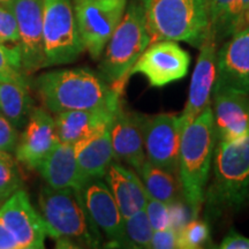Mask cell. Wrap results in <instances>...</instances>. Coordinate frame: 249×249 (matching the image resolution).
Masks as SVG:
<instances>
[{"label":"cell","mask_w":249,"mask_h":249,"mask_svg":"<svg viewBox=\"0 0 249 249\" xmlns=\"http://www.w3.org/2000/svg\"><path fill=\"white\" fill-rule=\"evenodd\" d=\"M18 27V48L27 75L44 68L43 0H12Z\"/></svg>","instance_id":"cell-13"},{"label":"cell","mask_w":249,"mask_h":249,"mask_svg":"<svg viewBox=\"0 0 249 249\" xmlns=\"http://www.w3.org/2000/svg\"><path fill=\"white\" fill-rule=\"evenodd\" d=\"M247 20H248V23H249V9H248V13H247Z\"/></svg>","instance_id":"cell-37"},{"label":"cell","mask_w":249,"mask_h":249,"mask_svg":"<svg viewBox=\"0 0 249 249\" xmlns=\"http://www.w3.org/2000/svg\"><path fill=\"white\" fill-rule=\"evenodd\" d=\"M154 229L144 210L124 218V248H150Z\"/></svg>","instance_id":"cell-26"},{"label":"cell","mask_w":249,"mask_h":249,"mask_svg":"<svg viewBox=\"0 0 249 249\" xmlns=\"http://www.w3.org/2000/svg\"><path fill=\"white\" fill-rule=\"evenodd\" d=\"M0 5L6 7H12V0H0Z\"/></svg>","instance_id":"cell-36"},{"label":"cell","mask_w":249,"mask_h":249,"mask_svg":"<svg viewBox=\"0 0 249 249\" xmlns=\"http://www.w3.org/2000/svg\"><path fill=\"white\" fill-rule=\"evenodd\" d=\"M213 127L217 142L235 141L249 133V93L233 89H214Z\"/></svg>","instance_id":"cell-17"},{"label":"cell","mask_w":249,"mask_h":249,"mask_svg":"<svg viewBox=\"0 0 249 249\" xmlns=\"http://www.w3.org/2000/svg\"><path fill=\"white\" fill-rule=\"evenodd\" d=\"M183 127L180 116L161 113L145 119L144 150L147 160L178 174L180 143Z\"/></svg>","instance_id":"cell-10"},{"label":"cell","mask_w":249,"mask_h":249,"mask_svg":"<svg viewBox=\"0 0 249 249\" xmlns=\"http://www.w3.org/2000/svg\"><path fill=\"white\" fill-rule=\"evenodd\" d=\"M147 117L123 107L111 124L110 135L113 157L138 172L147 160L144 150V123Z\"/></svg>","instance_id":"cell-14"},{"label":"cell","mask_w":249,"mask_h":249,"mask_svg":"<svg viewBox=\"0 0 249 249\" xmlns=\"http://www.w3.org/2000/svg\"><path fill=\"white\" fill-rule=\"evenodd\" d=\"M34 86L42 104L53 114L121 101V92L89 68L45 71L37 76Z\"/></svg>","instance_id":"cell-2"},{"label":"cell","mask_w":249,"mask_h":249,"mask_svg":"<svg viewBox=\"0 0 249 249\" xmlns=\"http://www.w3.org/2000/svg\"><path fill=\"white\" fill-rule=\"evenodd\" d=\"M0 222L14 235L21 249L44 248L46 224L22 189L15 192L0 207Z\"/></svg>","instance_id":"cell-11"},{"label":"cell","mask_w":249,"mask_h":249,"mask_svg":"<svg viewBox=\"0 0 249 249\" xmlns=\"http://www.w3.org/2000/svg\"><path fill=\"white\" fill-rule=\"evenodd\" d=\"M217 43L210 35L200 46V54L189 86L188 101L180 114L182 127L192 123L205 107H210L217 77Z\"/></svg>","instance_id":"cell-15"},{"label":"cell","mask_w":249,"mask_h":249,"mask_svg":"<svg viewBox=\"0 0 249 249\" xmlns=\"http://www.w3.org/2000/svg\"><path fill=\"white\" fill-rule=\"evenodd\" d=\"M48 186L55 189L71 188L81 191L88 181L81 173L74 145L59 142L37 166Z\"/></svg>","instance_id":"cell-20"},{"label":"cell","mask_w":249,"mask_h":249,"mask_svg":"<svg viewBox=\"0 0 249 249\" xmlns=\"http://www.w3.org/2000/svg\"><path fill=\"white\" fill-rule=\"evenodd\" d=\"M154 231L157 230L172 229V217H171L170 204L155 200L149 196L147 205L144 208Z\"/></svg>","instance_id":"cell-30"},{"label":"cell","mask_w":249,"mask_h":249,"mask_svg":"<svg viewBox=\"0 0 249 249\" xmlns=\"http://www.w3.org/2000/svg\"><path fill=\"white\" fill-rule=\"evenodd\" d=\"M0 82L29 87L18 45L7 46L0 43Z\"/></svg>","instance_id":"cell-27"},{"label":"cell","mask_w":249,"mask_h":249,"mask_svg":"<svg viewBox=\"0 0 249 249\" xmlns=\"http://www.w3.org/2000/svg\"><path fill=\"white\" fill-rule=\"evenodd\" d=\"M18 129L7 118L0 116V150L13 151L18 144Z\"/></svg>","instance_id":"cell-32"},{"label":"cell","mask_w":249,"mask_h":249,"mask_svg":"<svg viewBox=\"0 0 249 249\" xmlns=\"http://www.w3.org/2000/svg\"><path fill=\"white\" fill-rule=\"evenodd\" d=\"M38 205L48 235L57 247L98 248L102 245V233L90 218L80 191L43 186Z\"/></svg>","instance_id":"cell-4"},{"label":"cell","mask_w":249,"mask_h":249,"mask_svg":"<svg viewBox=\"0 0 249 249\" xmlns=\"http://www.w3.org/2000/svg\"><path fill=\"white\" fill-rule=\"evenodd\" d=\"M73 7L85 50L97 60L126 12L127 0H73Z\"/></svg>","instance_id":"cell-8"},{"label":"cell","mask_w":249,"mask_h":249,"mask_svg":"<svg viewBox=\"0 0 249 249\" xmlns=\"http://www.w3.org/2000/svg\"><path fill=\"white\" fill-rule=\"evenodd\" d=\"M214 89H233L249 93V23L230 37L217 51Z\"/></svg>","instance_id":"cell-16"},{"label":"cell","mask_w":249,"mask_h":249,"mask_svg":"<svg viewBox=\"0 0 249 249\" xmlns=\"http://www.w3.org/2000/svg\"><path fill=\"white\" fill-rule=\"evenodd\" d=\"M151 44L142 6L136 1L127 5L120 23L104 49L99 71L117 91L123 92L129 71L145 49Z\"/></svg>","instance_id":"cell-6"},{"label":"cell","mask_w":249,"mask_h":249,"mask_svg":"<svg viewBox=\"0 0 249 249\" xmlns=\"http://www.w3.org/2000/svg\"><path fill=\"white\" fill-rule=\"evenodd\" d=\"M43 46L44 68L71 64L86 51L73 0H43Z\"/></svg>","instance_id":"cell-7"},{"label":"cell","mask_w":249,"mask_h":249,"mask_svg":"<svg viewBox=\"0 0 249 249\" xmlns=\"http://www.w3.org/2000/svg\"><path fill=\"white\" fill-rule=\"evenodd\" d=\"M34 108L29 87L0 82V111L15 128H22Z\"/></svg>","instance_id":"cell-25"},{"label":"cell","mask_w":249,"mask_h":249,"mask_svg":"<svg viewBox=\"0 0 249 249\" xmlns=\"http://www.w3.org/2000/svg\"><path fill=\"white\" fill-rule=\"evenodd\" d=\"M123 104L119 101L99 107L64 111L55 114V129L59 142L75 144L92 133L112 124Z\"/></svg>","instance_id":"cell-19"},{"label":"cell","mask_w":249,"mask_h":249,"mask_svg":"<svg viewBox=\"0 0 249 249\" xmlns=\"http://www.w3.org/2000/svg\"><path fill=\"white\" fill-rule=\"evenodd\" d=\"M151 249H177L179 248L178 232L173 229L157 230L152 234Z\"/></svg>","instance_id":"cell-33"},{"label":"cell","mask_w":249,"mask_h":249,"mask_svg":"<svg viewBox=\"0 0 249 249\" xmlns=\"http://www.w3.org/2000/svg\"><path fill=\"white\" fill-rule=\"evenodd\" d=\"M103 179L110 188L124 218L144 210L149 194L138 173L120 163L112 161Z\"/></svg>","instance_id":"cell-21"},{"label":"cell","mask_w":249,"mask_h":249,"mask_svg":"<svg viewBox=\"0 0 249 249\" xmlns=\"http://www.w3.org/2000/svg\"><path fill=\"white\" fill-rule=\"evenodd\" d=\"M150 42L173 40L200 48L209 34V0H142Z\"/></svg>","instance_id":"cell-5"},{"label":"cell","mask_w":249,"mask_h":249,"mask_svg":"<svg viewBox=\"0 0 249 249\" xmlns=\"http://www.w3.org/2000/svg\"><path fill=\"white\" fill-rule=\"evenodd\" d=\"M18 21L12 7L0 5V43H17L18 44Z\"/></svg>","instance_id":"cell-31"},{"label":"cell","mask_w":249,"mask_h":249,"mask_svg":"<svg viewBox=\"0 0 249 249\" xmlns=\"http://www.w3.org/2000/svg\"><path fill=\"white\" fill-rule=\"evenodd\" d=\"M220 249H249V238L241 235L234 230H231L223 239L220 245L218 246Z\"/></svg>","instance_id":"cell-34"},{"label":"cell","mask_w":249,"mask_h":249,"mask_svg":"<svg viewBox=\"0 0 249 249\" xmlns=\"http://www.w3.org/2000/svg\"><path fill=\"white\" fill-rule=\"evenodd\" d=\"M209 240V224L197 218H193L178 231L179 249L204 248Z\"/></svg>","instance_id":"cell-29"},{"label":"cell","mask_w":249,"mask_h":249,"mask_svg":"<svg viewBox=\"0 0 249 249\" xmlns=\"http://www.w3.org/2000/svg\"><path fill=\"white\" fill-rule=\"evenodd\" d=\"M216 144L213 110L208 107L183 128L180 143L178 176L192 218H197L203 207Z\"/></svg>","instance_id":"cell-3"},{"label":"cell","mask_w":249,"mask_h":249,"mask_svg":"<svg viewBox=\"0 0 249 249\" xmlns=\"http://www.w3.org/2000/svg\"><path fill=\"white\" fill-rule=\"evenodd\" d=\"M211 172L203 203L210 217L236 213L249 204V133L235 141L217 142Z\"/></svg>","instance_id":"cell-1"},{"label":"cell","mask_w":249,"mask_h":249,"mask_svg":"<svg viewBox=\"0 0 249 249\" xmlns=\"http://www.w3.org/2000/svg\"><path fill=\"white\" fill-rule=\"evenodd\" d=\"M80 192L90 218L107 239V247L124 248V218L105 181L89 179Z\"/></svg>","instance_id":"cell-12"},{"label":"cell","mask_w":249,"mask_h":249,"mask_svg":"<svg viewBox=\"0 0 249 249\" xmlns=\"http://www.w3.org/2000/svg\"><path fill=\"white\" fill-rule=\"evenodd\" d=\"M249 0H209V34L214 42L230 38L248 24Z\"/></svg>","instance_id":"cell-23"},{"label":"cell","mask_w":249,"mask_h":249,"mask_svg":"<svg viewBox=\"0 0 249 249\" xmlns=\"http://www.w3.org/2000/svg\"><path fill=\"white\" fill-rule=\"evenodd\" d=\"M58 143L54 118L44 108L34 107L15 147V156L18 161L37 169Z\"/></svg>","instance_id":"cell-18"},{"label":"cell","mask_w":249,"mask_h":249,"mask_svg":"<svg viewBox=\"0 0 249 249\" xmlns=\"http://www.w3.org/2000/svg\"><path fill=\"white\" fill-rule=\"evenodd\" d=\"M110 128L111 124L103 127L73 144L77 164L86 180L104 178L114 160Z\"/></svg>","instance_id":"cell-22"},{"label":"cell","mask_w":249,"mask_h":249,"mask_svg":"<svg viewBox=\"0 0 249 249\" xmlns=\"http://www.w3.org/2000/svg\"><path fill=\"white\" fill-rule=\"evenodd\" d=\"M138 174L150 197L171 204L179 200L181 192L179 176L145 160L138 171Z\"/></svg>","instance_id":"cell-24"},{"label":"cell","mask_w":249,"mask_h":249,"mask_svg":"<svg viewBox=\"0 0 249 249\" xmlns=\"http://www.w3.org/2000/svg\"><path fill=\"white\" fill-rule=\"evenodd\" d=\"M0 249H21L14 235L0 222Z\"/></svg>","instance_id":"cell-35"},{"label":"cell","mask_w":249,"mask_h":249,"mask_svg":"<svg viewBox=\"0 0 249 249\" xmlns=\"http://www.w3.org/2000/svg\"><path fill=\"white\" fill-rule=\"evenodd\" d=\"M0 203H1V201H0Z\"/></svg>","instance_id":"cell-38"},{"label":"cell","mask_w":249,"mask_h":249,"mask_svg":"<svg viewBox=\"0 0 249 249\" xmlns=\"http://www.w3.org/2000/svg\"><path fill=\"white\" fill-rule=\"evenodd\" d=\"M191 65L188 52L173 40L151 43L136 60L129 76L142 74L154 88L170 85L187 75Z\"/></svg>","instance_id":"cell-9"},{"label":"cell","mask_w":249,"mask_h":249,"mask_svg":"<svg viewBox=\"0 0 249 249\" xmlns=\"http://www.w3.org/2000/svg\"><path fill=\"white\" fill-rule=\"evenodd\" d=\"M23 180L17 161L7 151L0 150V201H6L22 188Z\"/></svg>","instance_id":"cell-28"}]
</instances>
